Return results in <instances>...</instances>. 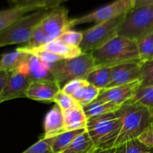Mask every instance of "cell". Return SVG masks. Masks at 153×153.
Masks as SVG:
<instances>
[{"label": "cell", "instance_id": "obj_1", "mask_svg": "<svg viewBox=\"0 0 153 153\" xmlns=\"http://www.w3.org/2000/svg\"><path fill=\"white\" fill-rule=\"evenodd\" d=\"M122 122V128L115 147L137 139L153 121V113L140 103L131 100L117 111Z\"/></svg>", "mask_w": 153, "mask_h": 153}, {"label": "cell", "instance_id": "obj_2", "mask_svg": "<svg viewBox=\"0 0 153 153\" xmlns=\"http://www.w3.org/2000/svg\"><path fill=\"white\" fill-rule=\"evenodd\" d=\"M91 52L95 59L96 68L140 61L136 40L123 36H116L104 46Z\"/></svg>", "mask_w": 153, "mask_h": 153}, {"label": "cell", "instance_id": "obj_3", "mask_svg": "<svg viewBox=\"0 0 153 153\" xmlns=\"http://www.w3.org/2000/svg\"><path fill=\"white\" fill-rule=\"evenodd\" d=\"M47 64L55 82L61 87L63 84L64 85L75 79L86 80L88 75L96 69L95 59L91 52H83L79 56Z\"/></svg>", "mask_w": 153, "mask_h": 153}, {"label": "cell", "instance_id": "obj_4", "mask_svg": "<svg viewBox=\"0 0 153 153\" xmlns=\"http://www.w3.org/2000/svg\"><path fill=\"white\" fill-rule=\"evenodd\" d=\"M122 128L117 113L107 114L88 120L87 131L99 150L114 148Z\"/></svg>", "mask_w": 153, "mask_h": 153}, {"label": "cell", "instance_id": "obj_5", "mask_svg": "<svg viewBox=\"0 0 153 153\" xmlns=\"http://www.w3.org/2000/svg\"><path fill=\"white\" fill-rule=\"evenodd\" d=\"M50 10H37L0 31V46L28 43L34 29L41 23Z\"/></svg>", "mask_w": 153, "mask_h": 153}, {"label": "cell", "instance_id": "obj_6", "mask_svg": "<svg viewBox=\"0 0 153 153\" xmlns=\"http://www.w3.org/2000/svg\"><path fill=\"white\" fill-rule=\"evenodd\" d=\"M124 17L125 15L82 31L83 38L79 46L82 52H90L100 49L117 36Z\"/></svg>", "mask_w": 153, "mask_h": 153}, {"label": "cell", "instance_id": "obj_7", "mask_svg": "<svg viewBox=\"0 0 153 153\" xmlns=\"http://www.w3.org/2000/svg\"><path fill=\"white\" fill-rule=\"evenodd\" d=\"M153 31V4L134 7L125 15L118 35L137 40Z\"/></svg>", "mask_w": 153, "mask_h": 153}, {"label": "cell", "instance_id": "obj_8", "mask_svg": "<svg viewBox=\"0 0 153 153\" xmlns=\"http://www.w3.org/2000/svg\"><path fill=\"white\" fill-rule=\"evenodd\" d=\"M134 7V0H115L107 5L97 9L95 11L80 17L70 19L68 23V29L76 25L88 22L102 23L126 15Z\"/></svg>", "mask_w": 153, "mask_h": 153}, {"label": "cell", "instance_id": "obj_9", "mask_svg": "<svg viewBox=\"0 0 153 153\" xmlns=\"http://www.w3.org/2000/svg\"><path fill=\"white\" fill-rule=\"evenodd\" d=\"M8 84L0 92V102L18 98H27V92L31 85V79L19 68L10 70Z\"/></svg>", "mask_w": 153, "mask_h": 153}, {"label": "cell", "instance_id": "obj_10", "mask_svg": "<svg viewBox=\"0 0 153 153\" xmlns=\"http://www.w3.org/2000/svg\"><path fill=\"white\" fill-rule=\"evenodd\" d=\"M69 10L64 6H57L50 10L40 23V26L52 40L57 39L68 29Z\"/></svg>", "mask_w": 153, "mask_h": 153}, {"label": "cell", "instance_id": "obj_11", "mask_svg": "<svg viewBox=\"0 0 153 153\" xmlns=\"http://www.w3.org/2000/svg\"><path fill=\"white\" fill-rule=\"evenodd\" d=\"M141 61L124 63L111 67V79L107 88L128 85L139 80Z\"/></svg>", "mask_w": 153, "mask_h": 153}, {"label": "cell", "instance_id": "obj_12", "mask_svg": "<svg viewBox=\"0 0 153 153\" xmlns=\"http://www.w3.org/2000/svg\"><path fill=\"white\" fill-rule=\"evenodd\" d=\"M139 86L140 83L137 81L128 85L106 88L100 91L97 100L122 106L124 103L134 98Z\"/></svg>", "mask_w": 153, "mask_h": 153}, {"label": "cell", "instance_id": "obj_13", "mask_svg": "<svg viewBox=\"0 0 153 153\" xmlns=\"http://www.w3.org/2000/svg\"><path fill=\"white\" fill-rule=\"evenodd\" d=\"M61 91L58 82L52 81H34L27 92V98L42 102H54V99Z\"/></svg>", "mask_w": 153, "mask_h": 153}, {"label": "cell", "instance_id": "obj_14", "mask_svg": "<svg viewBox=\"0 0 153 153\" xmlns=\"http://www.w3.org/2000/svg\"><path fill=\"white\" fill-rule=\"evenodd\" d=\"M28 54V53H27ZM28 57L19 67V70L34 81H52L55 82L48 64L43 62L34 55L28 54Z\"/></svg>", "mask_w": 153, "mask_h": 153}, {"label": "cell", "instance_id": "obj_15", "mask_svg": "<svg viewBox=\"0 0 153 153\" xmlns=\"http://www.w3.org/2000/svg\"><path fill=\"white\" fill-rule=\"evenodd\" d=\"M43 128L44 134L43 137L46 138L57 137L66 131L64 112L57 105H54L46 114Z\"/></svg>", "mask_w": 153, "mask_h": 153}, {"label": "cell", "instance_id": "obj_16", "mask_svg": "<svg viewBox=\"0 0 153 153\" xmlns=\"http://www.w3.org/2000/svg\"><path fill=\"white\" fill-rule=\"evenodd\" d=\"M40 9L35 6H12L10 8L0 11V31L8 28L24 17L30 11H37Z\"/></svg>", "mask_w": 153, "mask_h": 153}, {"label": "cell", "instance_id": "obj_17", "mask_svg": "<svg viewBox=\"0 0 153 153\" xmlns=\"http://www.w3.org/2000/svg\"><path fill=\"white\" fill-rule=\"evenodd\" d=\"M64 118L66 131L87 128L88 120L83 107L79 104L64 111Z\"/></svg>", "mask_w": 153, "mask_h": 153}, {"label": "cell", "instance_id": "obj_18", "mask_svg": "<svg viewBox=\"0 0 153 153\" xmlns=\"http://www.w3.org/2000/svg\"><path fill=\"white\" fill-rule=\"evenodd\" d=\"M38 49L55 54L64 59L75 58V57L79 56L83 53L79 47L69 46L58 39H55V40L49 42L46 44L39 47Z\"/></svg>", "mask_w": 153, "mask_h": 153}, {"label": "cell", "instance_id": "obj_19", "mask_svg": "<svg viewBox=\"0 0 153 153\" xmlns=\"http://www.w3.org/2000/svg\"><path fill=\"white\" fill-rule=\"evenodd\" d=\"M98 151V148L86 130L61 153H97Z\"/></svg>", "mask_w": 153, "mask_h": 153}, {"label": "cell", "instance_id": "obj_20", "mask_svg": "<svg viewBox=\"0 0 153 153\" xmlns=\"http://www.w3.org/2000/svg\"><path fill=\"white\" fill-rule=\"evenodd\" d=\"M120 107L121 106L113 104V103L106 102L97 100L91 104L84 106L83 108L87 118L88 120H90L107 114L117 111L120 108Z\"/></svg>", "mask_w": 153, "mask_h": 153}, {"label": "cell", "instance_id": "obj_21", "mask_svg": "<svg viewBox=\"0 0 153 153\" xmlns=\"http://www.w3.org/2000/svg\"><path fill=\"white\" fill-rule=\"evenodd\" d=\"M28 54L18 49L1 55L0 61V71H10L23 64L28 57Z\"/></svg>", "mask_w": 153, "mask_h": 153}, {"label": "cell", "instance_id": "obj_22", "mask_svg": "<svg viewBox=\"0 0 153 153\" xmlns=\"http://www.w3.org/2000/svg\"><path fill=\"white\" fill-rule=\"evenodd\" d=\"M100 91L101 90L98 89L87 82L85 85L76 90L72 97L76 100V101H77L80 105L84 107L97 100L100 95Z\"/></svg>", "mask_w": 153, "mask_h": 153}, {"label": "cell", "instance_id": "obj_23", "mask_svg": "<svg viewBox=\"0 0 153 153\" xmlns=\"http://www.w3.org/2000/svg\"><path fill=\"white\" fill-rule=\"evenodd\" d=\"M111 79V67L96 68L87 77L86 81L100 90H104L110 85Z\"/></svg>", "mask_w": 153, "mask_h": 153}, {"label": "cell", "instance_id": "obj_24", "mask_svg": "<svg viewBox=\"0 0 153 153\" xmlns=\"http://www.w3.org/2000/svg\"><path fill=\"white\" fill-rule=\"evenodd\" d=\"M86 130L87 128H84V129L75 130V131H65L55 137L52 146L54 153H61L63 151L65 150L79 134L83 133Z\"/></svg>", "mask_w": 153, "mask_h": 153}, {"label": "cell", "instance_id": "obj_25", "mask_svg": "<svg viewBox=\"0 0 153 153\" xmlns=\"http://www.w3.org/2000/svg\"><path fill=\"white\" fill-rule=\"evenodd\" d=\"M140 61L153 58V31L136 40Z\"/></svg>", "mask_w": 153, "mask_h": 153}, {"label": "cell", "instance_id": "obj_26", "mask_svg": "<svg viewBox=\"0 0 153 153\" xmlns=\"http://www.w3.org/2000/svg\"><path fill=\"white\" fill-rule=\"evenodd\" d=\"M67 0H7L10 6H35L40 9H52Z\"/></svg>", "mask_w": 153, "mask_h": 153}, {"label": "cell", "instance_id": "obj_27", "mask_svg": "<svg viewBox=\"0 0 153 153\" xmlns=\"http://www.w3.org/2000/svg\"><path fill=\"white\" fill-rule=\"evenodd\" d=\"M16 49L22 52H25V53L34 55V56H36L37 58L41 60L43 62L46 63V64H53V63L64 60V58L55 55V54L51 53V52L38 49V48L28 49V48H25L24 46H21V47H18Z\"/></svg>", "mask_w": 153, "mask_h": 153}, {"label": "cell", "instance_id": "obj_28", "mask_svg": "<svg viewBox=\"0 0 153 153\" xmlns=\"http://www.w3.org/2000/svg\"><path fill=\"white\" fill-rule=\"evenodd\" d=\"M133 100L149 108L153 113V86H139Z\"/></svg>", "mask_w": 153, "mask_h": 153}, {"label": "cell", "instance_id": "obj_29", "mask_svg": "<svg viewBox=\"0 0 153 153\" xmlns=\"http://www.w3.org/2000/svg\"><path fill=\"white\" fill-rule=\"evenodd\" d=\"M138 82L141 87L153 86V58L140 62Z\"/></svg>", "mask_w": 153, "mask_h": 153}, {"label": "cell", "instance_id": "obj_30", "mask_svg": "<svg viewBox=\"0 0 153 153\" xmlns=\"http://www.w3.org/2000/svg\"><path fill=\"white\" fill-rule=\"evenodd\" d=\"M52 39L46 34L43 28L40 26V24L34 29L31 38L26 43L24 47L28 48V49H34V48H39L43 45L46 44L49 42L52 41Z\"/></svg>", "mask_w": 153, "mask_h": 153}, {"label": "cell", "instance_id": "obj_31", "mask_svg": "<svg viewBox=\"0 0 153 153\" xmlns=\"http://www.w3.org/2000/svg\"><path fill=\"white\" fill-rule=\"evenodd\" d=\"M55 137L46 138L42 137L22 153H54L52 149Z\"/></svg>", "mask_w": 153, "mask_h": 153}, {"label": "cell", "instance_id": "obj_32", "mask_svg": "<svg viewBox=\"0 0 153 153\" xmlns=\"http://www.w3.org/2000/svg\"><path fill=\"white\" fill-rule=\"evenodd\" d=\"M83 35L82 31H73L71 29H67L58 37V40L64 42L69 46L79 47L82 41Z\"/></svg>", "mask_w": 153, "mask_h": 153}, {"label": "cell", "instance_id": "obj_33", "mask_svg": "<svg viewBox=\"0 0 153 153\" xmlns=\"http://www.w3.org/2000/svg\"><path fill=\"white\" fill-rule=\"evenodd\" d=\"M54 102L62 110L63 112L79 105L77 101H76L73 97L65 94L62 91L57 94L54 99Z\"/></svg>", "mask_w": 153, "mask_h": 153}, {"label": "cell", "instance_id": "obj_34", "mask_svg": "<svg viewBox=\"0 0 153 153\" xmlns=\"http://www.w3.org/2000/svg\"><path fill=\"white\" fill-rule=\"evenodd\" d=\"M147 151H153V149H149L137 139H135L122 145L120 153H143Z\"/></svg>", "mask_w": 153, "mask_h": 153}, {"label": "cell", "instance_id": "obj_35", "mask_svg": "<svg viewBox=\"0 0 153 153\" xmlns=\"http://www.w3.org/2000/svg\"><path fill=\"white\" fill-rule=\"evenodd\" d=\"M87 82L86 80H83V79H75V80H72L70 82H67L66 85L63 86L61 88V91L64 92L65 94H68V95L71 96L76 92V90L79 89L80 87L85 85Z\"/></svg>", "mask_w": 153, "mask_h": 153}, {"label": "cell", "instance_id": "obj_36", "mask_svg": "<svg viewBox=\"0 0 153 153\" xmlns=\"http://www.w3.org/2000/svg\"><path fill=\"white\" fill-rule=\"evenodd\" d=\"M137 140L149 149H153V121Z\"/></svg>", "mask_w": 153, "mask_h": 153}, {"label": "cell", "instance_id": "obj_37", "mask_svg": "<svg viewBox=\"0 0 153 153\" xmlns=\"http://www.w3.org/2000/svg\"><path fill=\"white\" fill-rule=\"evenodd\" d=\"M10 74V71H0V92L2 91L8 84Z\"/></svg>", "mask_w": 153, "mask_h": 153}, {"label": "cell", "instance_id": "obj_38", "mask_svg": "<svg viewBox=\"0 0 153 153\" xmlns=\"http://www.w3.org/2000/svg\"><path fill=\"white\" fill-rule=\"evenodd\" d=\"M153 0H134V7L152 5Z\"/></svg>", "mask_w": 153, "mask_h": 153}, {"label": "cell", "instance_id": "obj_39", "mask_svg": "<svg viewBox=\"0 0 153 153\" xmlns=\"http://www.w3.org/2000/svg\"><path fill=\"white\" fill-rule=\"evenodd\" d=\"M120 147H114L108 149H103L99 150L97 153H120Z\"/></svg>", "mask_w": 153, "mask_h": 153}, {"label": "cell", "instance_id": "obj_40", "mask_svg": "<svg viewBox=\"0 0 153 153\" xmlns=\"http://www.w3.org/2000/svg\"><path fill=\"white\" fill-rule=\"evenodd\" d=\"M143 153H153V151H147V152H144Z\"/></svg>", "mask_w": 153, "mask_h": 153}]
</instances>
